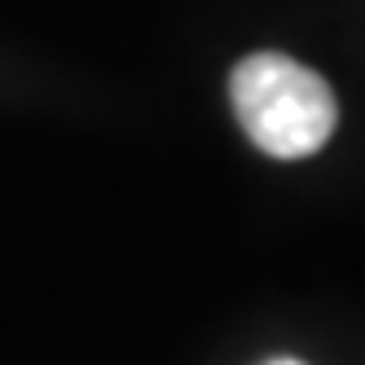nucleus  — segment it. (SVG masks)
<instances>
[{
  "label": "nucleus",
  "instance_id": "nucleus-1",
  "mask_svg": "<svg viewBox=\"0 0 365 365\" xmlns=\"http://www.w3.org/2000/svg\"><path fill=\"white\" fill-rule=\"evenodd\" d=\"M229 97L242 133L273 159L317 154L339 123L330 84L286 53L242 58L229 75Z\"/></svg>",
  "mask_w": 365,
  "mask_h": 365
},
{
  "label": "nucleus",
  "instance_id": "nucleus-2",
  "mask_svg": "<svg viewBox=\"0 0 365 365\" xmlns=\"http://www.w3.org/2000/svg\"><path fill=\"white\" fill-rule=\"evenodd\" d=\"M273 365H299V361H273Z\"/></svg>",
  "mask_w": 365,
  "mask_h": 365
}]
</instances>
